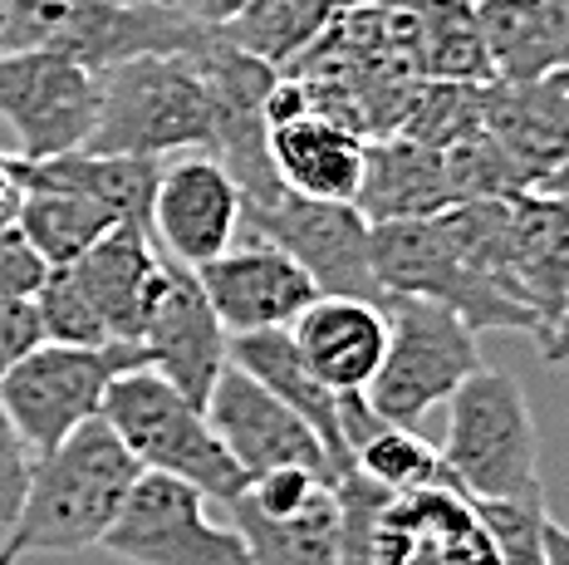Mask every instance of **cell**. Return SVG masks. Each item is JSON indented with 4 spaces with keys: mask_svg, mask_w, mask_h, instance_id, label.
Masks as SVG:
<instances>
[{
    "mask_svg": "<svg viewBox=\"0 0 569 565\" xmlns=\"http://www.w3.org/2000/svg\"><path fill=\"white\" fill-rule=\"evenodd\" d=\"M142 477L123 443L103 418H89L59 447L34 457V473L20 502V516L6 541L20 556H74L93 551L123 512L128 492Z\"/></svg>",
    "mask_w": 569,
    "mask_h": 565,
    "instance_id": "1",
    "label": "cell"
},
{
    "mask_svg": "<svg viewBox=\"0 0 569 565\" xmlns=\"http://www.w3.org/2000/svg\"><path fill=\"white\" fill-rule=\"evenodd\" d=\"M182 148H217V99L197 54H138L99 69V119L84 152L172 158Z\"/></svg>",
    "mask_w": 569,
    "mask_h": 565,
    "instance_id": "2",
    "label": "cell"
},
{
    "mask_svg": "<svg viewBox=\"0 0 569 565\" xmlns=\"http://www.w3.org/2000/svg\"><path fill=\"white\" fill-rule=\"evenodd\" d=\"M457 492L471 502H545L540 447L526 388L506 369H481L447 398V443L437 447Z\"/></svg>",
    "mask_w": 569,
    "mask_h": 565,
    "instance_id": "3",
    "label": "cell"
},
{
    "mask_svg": "<svg viewBox=\"0 0 569 565\" xmlns=\"http://www.w3.org/2000/svg\"><path fill=\"white\" fill-rule=\"evenodd\" d=\"M99 418L133 453V463L142 473L187 482L207 502H231L246 487V473L231 463V453L211 433L207 414L187 394H177L162 374H152V369L113 374Z\"/></svg>",
    "mask_w": 569,
    "mask_h": 565,
    "instance_id": "4",
    "label": "cell"
},
{
    "mask_svg": "<svg viewBox=\"0 0 569 565\" xmlns=\"http://www.w3.org/2000/svg\"><path fill=\"white\" fill-rule=\"evenodd\" d=\"M369 266L373 280L388 300H432L452 310L471 335L481 329H530L540 339V320L520 305L496 276H486L461 251L447 241L437 217H412V221H383L369 227Z\"/></svg>",
    "mask_w": 569,
    "mask_h": 565,
    "instance_id": "5",
    "label": "cell"
},
{
    "mask_svg": "<svg viewBox=\"0 0 569 565\" xmlns=\"http://www.w3.org/2000/svg\"><path fill=\"white\" fill-rule=\"evenodd\" d=\"M207 40L168 0H16V50H54L93 75L138 54H197Z\"/></svg>",
    "mask_w": 569,
    "mask_h": 565,
    "instance_id": "6",
    "label": "cell"
},
{
    "mask_svg": "<svg viewBox=\"0 0 569 565\" xmlns=\"http://www.w3.org/2000/svg\"><path fill=\"white\" fill-rule=\"evenodd\" d=\"M383 310H388V349L373 384L363 388V398L383 423L412 428L481 369V349L477 335L452 310H442L432 300L393 296Z\"/></svg>",
    "mask_w": 569,
    "mask_h": 565,
    "instance_id": "7",
    "label": "cell"
},
{
    "mask_svg": "<svg viewBox=\"0 0 569 565\" xmlns=\"http://www.w3.org/2000/svg\"><path fill=\"white\" fill-rule=\"evenodd\" d=\"M123 369H148L142 345H123V339L50 345L44 339L0 379V408L40 457L64 443L74 428H84L89 418H99L103 394H109L113 374Z\"/></svg>",
    "mask_w": 569,
    "mask_h": 565,
    "instance_id": "8",
    "label": "cell"
},
{
    "mask_svg": "<svg viewBox=\"0 0 569 565\" xmlns=\"http://www.w3.org/2000/svg\"><path fill=\"white\" fill-rule=\"evenodd\" d=\"M99 551L128 565H251L236 526H217L197 487L162 473H142L133 482Z\"/></svg>",
    "mask_w": 569,
    "mask_h": 565,
    "instance_id": "9",
    "label": "cell"
},
{
    "mask_svg": "<svg viewBox=\"0 0 569 565\" xmlns=\"http://www.w3.org/2000/svg\"><path fill=\"white\" fill-rule=\"evenodd\" d=\"M0 119L20 162L84 148L99 119V75L54 50H0Z\"/></svg>",
    "mask_w": 569,
    "mask_h": 565,
    "instance_id": "10",
    "label": "cell"
},
{
    "mask_svg": "<svg viewBox=\"0 0 569 565\" xmlns=\"http://www.w3.org/2000/svg\"><path fill=\"white\" fill-rule=\"evenodd\" d=\"M246 227L276 241L284 256L305 266L319 296H359L388 305L369 266V221L353 211V202H315V197L280 192L246 207Z\"/></svg>",
    "mask_w": 569,
    "mask_h": 565,
    "instance_id": "11",
    "label": "cell"
},
{
    "mask_svg": "<svg viewBox=\"0 0 569 565\" xmlns=\"http://www.w3.org/2000/svg\"><path fill=\"white\" fill-rule=\"evenodd\" d=\"M246 202L241 187L227 172L217 152H187V158H162L158 187H152L148 237L177 266H207L241 237Z\"/></svg>",
    "mask_w": 569,
    "mask_h": 565,
    "instance_id": "12",
    "label": "cell"
},
{
    "mask_svg": "<svg viewBox=\"0 0 569 565\" xmlns=\"http://www.w3.org/2000/svg\"><path fill=\"white\" fill-rule=\"evenodd\" d=\"M369 565H501V541L452 482L388 492L369 526Z\"/></svg>",
    "mask_w": 569,
    "mask_h": 565,
    "instance_id": "13",
    "label": "cell"
},
{
    "mask_svg": "<svg viewBox=\"0 0 569 565\" xmlns=\"http://www.w3.org/2000/svg\"><path fill=\"white\" fill-rule=\"evenodd\" d=\"M201 414H207L211 433L221 438V447L246 477H260L270 467H310V473H325L335 482V463H329L325 443L315 438L310 423L295 408H284L266 384H256L236 364H221Z\"/></svg>",
    "mask_w": 569,
    "mask_h": 565,
    "instance_id": "14",
    "label": "cell"
},
{
    "mask_svg": "<svg viewBox=\"0 0 569 565\" xmlns=\"http://www.w3.org/2000/svg\"><path fill=\"white\" fill-rule=\"evenodd\" d=\"M197 286L227 335L290 329L295 315L319 296L305 266L295 256H284L276 241H266L260 231L236 237L221 256L197 266Z\"/></svg>",
    "mask_w": 569,
    "mask_h": 565,
    "instance_id": "15",
    "label": "cell"
},
{
    "mask_svg": "<svg viewBox=\"0 0 569 565\" xmlns=\"http://www.w3.org/2000/svg\"><path fill=\"white\" fill-rule=\"evenodd\" d=\"M569 79L565 69L536 85H481V128L516 162L526 192H560L569 148Z\"/></svg>",
    "mask_w": 569,
    "mask_h": 565,
    "instance_id": "16",
    "label": "cell"
},
{
    "mask_svg": "<svg viewBox=\"0 0 569 565\" xmlns=\"http://www.w3.org/2000/svg\"><path fill=\"white\" fill-rule=\"evenodd\" d=\"M565 202L560 192H516L506 237V290L540 320V355L560 364L565 339Z\"/></svg>",
    "mask_w": 569,
    "mask_h": 565,
    "instance_id": "17",
    "label": "cell"
},
{
    "mask_svg": "<svg viewBox=\"0 0 569 565\" xmlns=\"http://www.w3.org/2000/svg\"><path fill=\"white\" fill-rule=\"evenodd\" d=\"M142 355H148V369L162 374L177 394H187L197 408L207 404L211 384L227 364V329L211 315L192 266L168 261V286L142 329Z\"/></svg>",
    "mask_w": 569,
    "mask_h": 565,
    "instance_id": "18",
    "label": "cell"
},
{
    "mask_svg": "<svg viewBox=\"0 0 569 565\" xmlns=\"http://www.w3.org/2000/svg\"><path fill=\"white\" fill-rule=\"evenodd\" d=\"M69 270L89 296L103 335L123 339V345H142V329H148L162 286H168V256L152 246L148 231L113 227L79 261H69Z\"/></svg>",
    "mask_w": 569,
    "mask_h": 565,
    "instance_id": "19",
    "label": "cell"
},
{
    "mask_svg": "<svg viewBox=\"0 0 569 565\" xmlns=\"http://www.w3.org/2000/svg\"><path fill=\"white\" fill-rule=\"evenodd\" d=\"M290 339L329 394H363L388 349V310L359 296H315L295 315Z\"/></svg>",
    "mask_w": 569,
    "mask_h": 565,
    "instance_id": "20",
    "label": "cell"
},
{
    "mask_svg": "<svg viewBox=\"0 0 569 565\" xmlns=\"http://www.w3.org/2000/svg\"><path fill=\"white\" fill-rule=\"evenodd\" d=\"M266 158L284 192L315 202H353L363 178V138L315 109L270 119Z\"/></svg>",
    "mask_w": 569,
    "mask_h": 565,
    "instance_id": "21",
    "label": "cell"
},
{
    "mask_svg": "<svg viewBox=\"0 0 569 565\" xmlns=\"http://www.w3.org/2000/svg\"><path fill=\"white\" fill-rule=\"evenodd\" d=\"M457 197H452V182H447L442 148H427L408 133L363 138V178H359V192H353V211L369 227L437 217Z\"/></svg>",
    "mask_w": 569,
    "mask_h": 565,
    "instance_id": "22",
    "label": "cell"
},
{
    "mask_svg": "<svg viewBox=\"0 0 569 565\" xmlns=\"http://www.w3.org/2000/svg\"><path fill=\"white\" fill-rule=\"evenodd\" d=\"M501 85H536L569 65V0H471Z\"/></svg>",
    "mask_w": 569,
    "mask_h": 565,
    "instance_id": "23",
    "label": "cell"
},
{
    "mask_svg": "<svg viewBox=\"0 0 569 565\" xmlns=\"http://www.w3.org/2000/svg\"><path fill=\"white\" fill-rule=\"evenodd\" d=\"M227 364H236L241 374H251L256 384H266L284 408H295L305 423L315 428V438L325 443L335 477H343L353 467L349 447L339 433V394H329L325 384L310 374V364L300 359L290 329H251V335H227Z\"/></svg>",
    "mask_w": 569,
    "mask_h": 565,
    "instance_id": "24",
    "label": "cell"
},
{
    "mask_svg": "<svg viewBox=\"0 0 569 565\" xmlns=\"http://www.w3.org/2000/svg\"><path fill=\"white\" fill-rule=\"evenodd\" d=\"M236 536L251 565H339V497L335 482L319 487L295 516H260L241 497L227 502Z\"/></svg>",
    "mask_w": 569,
    "mask_h": 565,
    "instance_id": "25",
    "label": "cell"
},
{
    "mask_svg": "<svg viewBox=\"0 0 569 565\" xmlns=\"http://www.w3.org/2000/svg\"><path fill=\"white\" fill-rule=\"evenodd\" d=\"M329 16H335V0H246L211 34L221 44H231V50L251 54V60L284 75L325 34Z\"/></svg>",
    "mask_w": 569,
    "mask_h": 565,
    "instance_id": "26",
    "label": "cell"
},
{
    "mask_svg": "<svg viewBox=\"0 0 569 565\" xmlns=\"http://www.w3.org/2000/svg\"><path fill=\"white\" fill-rule=\"evenodd\" d=\"M412 75L447 85H491V60L471 0H422L412 6Z\"/></svg>",
    "mask_w": 569,
    "mask_h": 565,
    "instance_id": "27",
    "label": "cell"
},
{
    "mask_svg": "<svg viewBox=\"0 0 569 565\" xmlns=\"http://www.w3.org/2000/svg\"><path fill=\"white\" fill-rule=\"evenodd\" d=\"M26 197L16 207V227L44 266H69L89 251L99 237H109L118 227L113 211H103L89 197L69 192V187H50V182H20Z\"/></svg>",
    "mask_w": 569,
    "mask_h": 565,
    "instance_id": "28",
    "label": "cell"
},
{
    "mask_svg": "<svg viewBox=\"0 0 569 565\" xmlns=\"http://www.w3.org/2000/svg\"><path fill=\"white\" fill-rule=\"evenodd\" d=\"M353 467H359L373 487L393 492V497L452 482V477H447V467H442V453H437L427 438H418L412 428H393V423H383L369 443H359Z\"/></svg>",
    "mask_w": 569,
    "mask_h": 565,
    "instance_id": "29",
    "label": "cell"
},
{
    "mask_svg": "<svg viewBox=\"0 0 569 565\" xmlns=\"http://www.w3.org/2000/svg\"><path fill=\"white\" fill-rule=\"evenodd\" d=\"M486 526L501 541V565H565V526L550 516V506L520 502H477Z\"/></svg>",
    "mask_w": 569,
    "mask_h": 565,
    "instance_id": "30",
    "label": "cell"
},
{
    "mask_svg": "<svg viewBox=\"0 0 569 565\" xmlns=\"http://www.w3.org/2000/svg\"><path fill=\"white\" fill-rule=\"evenodd\" d=\"M34 320H40V335L50 345H109L99 315H93L89 296L79 290L74 270L69 266H50L40 280V290L30 296Z\"/></svg>",
    "mask_w": 569,
    "mask_h": 565,
    "instance_id": "31",
    "label": "cell"
},
{
    "mask_svg": "<svg viewBox=\"0 0 569 565\" xmlns=\"http://www.w3.org/2000/svg\"><path fill=\"white\" fill-rule=\"evenodd\" d=\"M30 473H34V447L20 438V428L0 408V526H16Z\"/></svg>",
    "mask_w": 569,
    "mask_h": 565,
    "instance_id": "32",
    "label": "cell"
},
{
    "mask_svg": "<svg viewBox=\"0 0 569 565\" xmlns=\"http://www.w3.org/2000/svg\"><path fill=\"white\" fill-rule=\"evenodd\" d=\"M44 266L40 251L20 237V227H0V300H30L44 280Z\"/></svg>",
    "mask_w": 569,
    "mask_h": 565,
    "instance_id": "33",
    "label": "cell"
},
{
    "mask_svg": "<svg viewBox=\"0 0 569 565\" xmlns=\"http://www.w3.org/2000/svg\"><path fill=\"white\" fill-rule=\"evenodd\" d=\"M34 345H44L40 320H34V305L30 300H0V379H6Z\"/></svg>",
    "mask_w": 569,
    "mask_h": 565,
    "instance_id": "34",
    "label": "cell"
},
{
    "mask_svg": "<svg viewBox=\"0 0 569 565\" xmlns=\"http://www.w3.org/2000/svg\"><path fill=\"white\" fill-rule=\"evenodd\" d=\"M168 6L177 10V16L192 20V26H201V30H217L221 20H231L236 10L246 6V0H168Z\"/></svg>",
    "mask_w": 569,
    "mask_h": 565,
    "instance_id": "35",
    "label": "cell"
},
{
    "mask_svg": "<svg viewBox=\"0 0 569 565\" xmlns=\"http://www.w3.org/2000/svg\"><path fill=\"white\" fill-rule=\"evenodd\" d=\"M20 197H26V187H20V162H16V152H0V227H10V221H16Z\"/></svg>",
    "mask_w": 569,
    "mask_h": 565,
    "instance_id": "36",
    "label": "cell"
},
{
    "mask_svg": "<svg viewBox=\"0 0 569 565\" xmlns=\"http://www.w3.org/2000/svg\"><path fill=\"white\" fill-rule=\"evenodd\" d=\"M0 50H16V0H0Z\"/></svg>",
    "mask_w": 569,
    "mask_h": 565,
    "instance_id": "37",
    "label": "cell"
},
{
    "mask_svg": "<svg viewBox=\"0 0 569 565\" xmlns=\"http://www.w3.org/2000/svg\"><path fill=\"white\" fill-rule=\"evenodd\" d=\"M343 6V0H339ZM359 6H388V10H412V6H422V0H359Z\"/></svg>",
    "mask_w": 569,
    "mask_h": 565,
    "instance_id": "38",
    "label": "cell"
},
{
    "mask_svg": "<svg viewBox=\"0 0 569 565\" xmlns=\"http://www.w3.org/2000/svg\"><path fill=\"white\" fill-rule=\"evenodd\" d=\"M20 561V551H16V541H0V565H16Z\"/></svg>",
    "mask_w": 569,
    "mask_h": 565,
    "instance_id": "39",
    "label": "cell"
}]
</instances>
